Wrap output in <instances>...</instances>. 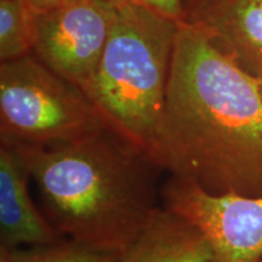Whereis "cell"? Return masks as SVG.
<instances>
[{
  "label": "cell",
  "instance_id": "6da1fadb",
  "mask_svg": "<svg viewBox=\"0 0 262 262\" xmlns=\"http://www.w3.org/2000/svg\"><path fill=\"white\" fill-rule=\"evenodd\" d=\"M150 158L210 193L262 195L260 80L181 24Z\"/></svg>",
  "mask_w": 262,
  "mask_h": 262
},
{
  "label": "cell",
  "instance_id": "7a4b0ae2",
  "mask_svg": "<svg viewBox=\"0 0 262 262\" xmlns=\"http://www.w3.org/2000/svg\"><path fill=\"white\" fill-rule=\"evenodd\" d=\"M10 145L37 183L54 227L71 241L120 254L160 208V169L111 127L61 145Z\"/></svg>",
  "mask_w": 262,
  "mask_h": 262
},
{
  "label": "cell",
  "instance_id": "3957f363",
  "mask_svg": "<svg viewBox=\"0 0 262 262\" xmlns=\"http://www.w3.org/2000/svg\"><path fill=\"white\" fill-rule=\"evenodd\" d=\"M180 26L145 5L122 0L85 90L108 125L148 156L165 103Z\"/></svg>",
  "mask_w": 262,
  "mask_h": 262
},
{
  "label": "cell",
  "instance_id": "277c9868",
  "mask_svg": "<svg viewBox=\"0 0 262 262\" xmlns=\"http://www.w3.org/2000/svg\"><path fill=\"white\" fill-rule=\"evenodd\" d=\"M110 127L83 90L33 54L0 64L2 142L48 147Z\"/></svg>",
  "mask_w": 262,
  "mask_h": 262
},
{
  "label": "cell",
  "instance_id": "5b68a950",
  "mask_svg": "<svg viewBox=\"0 0 262 262\" xmlns=\"http://www.w3.org/2000/svg\"><path fill=\"white\" fill-rule=\"evenodd\" d=\"M160 193L163 208L181 216L204 235L212 262L261 261L262 195L217 194L173 178Z\"/></svg>",
  "mask_w": 262,
  "mask_h": 262
},
{
  "label": "cell",
  "instance_id": "8992f818",
  "mask_svg": "<svg viewBox=\"0 0 262 262\" xmlns=\"http://www.w3.org/2000/svg\"><path fill=\"white\" fill-rule=\"evenodd\" d=\"M122 0H79L37 14L33 55L85 93Z\"/></svg>",
  "mask_w": 262,
  "mask_h": 262
},
{
  "label": "cell",
  "instance_id": "52a82bcc",
  "mask_svg": "<svg viewBox=\"0 0 262 262\" xmlns=\"http://www.w3.org/2000/svg\"><path fill=\"white\" fill-rule=\"evenodd\" d=\"M185 25L242 70L262 78V0H192Z\"/></svg>",
  "mask_w": 262,
  "mask_h": 262
},
{
  "label": "cell",
  "instance_id": "ba28073f",
  "mask_svg": "<svg viewBox=\"0 0 262 262\" xmlns=\"http://www.w3.org/2000/svg\"><path fill=\"white\" fill-rule=\"evenodd\" d=\"M29 173L14 146H0V250L56 244L67 239L33 203Z\"/></svg>",
  "mask_w": 262,
  "mask_h": 262
},
{
  "label": "cell",
  "instance_id": "9c48e42d",
  "mask_svg": "<svg viewBox=\"0 0 262 262\" xmlns=\"http://www.w3.org/2000/svg\"><path fill=\"white\" fill-rule=\"evenodd\" d=\"M212 258L204 235L162 206L117 262H212Z\"/></svg>",
  "mask_w": 262,
  "mask_h": 262
},
{
  "label": "cell",
  "instance_id": "30bf717a",
  "mask_svg": "<svg viewBox=\"0 0 262 262\" xmlns=\"http://www.w3.org/2000/svg\"><path fill=\"white\" fill-rule=\"evenodd\" d=\"M37 37V12L26 0H0V61L33 54Z\"/></svg>",
  "mask_w": 262,
  "mask_h": 262
},
{
  "label": "cell",
  "instance_id": "8fae6325",
  "mask_svg": "<svg viewBox=\"0 0 262 262\" xmlns=\"http://www.w3.org/2000/svg\"><path fill=\"white\" fill-rule=\"evenodd\" d=\"M118 256L71 239L26 250H0V262H117Z\"/></svg>",
  "mask_w": 262,
  "mask_h": 262
},
{
  "label": "cell",
  "instance_id": "7c38bea8",
  "mask_svg": "<svg viewBox=\"0 0 262 262\" xmlns=\"http://www.w3.org/2000/svg\"><path fill=\"white\" fill-rule=\"evenodd\" d=\"M125 2L139 3L166 17L175 19L180 24H185L192 0H125Z\"/></svg>",
  "mask_w": 262,
  "mask_h": 262
},
{
  "label": "cell",
  "instance_id": "4fadbf2b",
  "mask_svg": "<svg viewBox=\"0 0 262 262\" xmlns=\"http://www.w3.org/2000/svg\"><path fill=\"white\" fill-rule=\"evenodd\" d=\"M26 2L37 14H41V12H47L61 8V6L72 4V3L79 2V0H26Z\"/></svg>",
  "mask_w": 262,
  "mask_h": 262
},
{
  "label": "cell",
  "instance_id": "5bb4252c",
  "mask_svg": "<svg viewBox=\"0 0 262 262\" xmlns=\"http://www.w3.org/2000/svg\"><path fill=\"white\" fill-rule=\"evenodd\" d=\"M258 80H260V85H261V91H262V78H260V79H258Z\"/></svg>",
  "mask_w": 262,
  "mask_h": 262
},
{
  "label": "cell",
  "instance_id": "9a60e30c",
  "mask_svg": "<svg viewBox=\"0 0 262 262\" xmlns=\"http://www.w3.org/2000/svg\"><path fill=\"white\" fill-rule=\"evenodd\" d=\"M260 262H262V258H261V261H260Z\"/></svg>",
  "mask_w": 262,
  "mask_h": 262
}]
</instances>
